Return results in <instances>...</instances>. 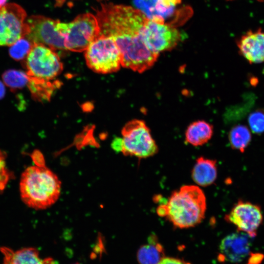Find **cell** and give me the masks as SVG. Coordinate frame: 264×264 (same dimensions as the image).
Instances as JSON below:
<instances>
[{"label":"cell","mask_w":264,"mask_h":264,"mask_svg":"<svg viewBox=\"0 0 264 264\" xmlns=\"http://www.w3.org/2000/svg\"><path fill=\"white\" fill-rule=\"evenodd\" d=\"M34 165L22 173L20 181L21 198L29 207L43 210L50 207L59 198L61 182L57 176L45 165L42 153L32 154Z\"/></svg>","instance_id":"cell-1"},{"label":"cell","mask_w":264,"mask_h":264,"mask_svg":"<svg viewBox=\"0 0 264 264\" xmlns=\"http://www.w3.org/2000/svg\"><path fill=\"white\" fill-rule=\"evenodd\" d=\"M206 198L202 190L195 185H184L173 192L167 202L158 206L156 212L174 226L188 228L204 218Z\"/></svg>","instance_id":"cell-2"},{"label":"cell","mask_w":264,"mask_h":264,"mask_svg":"<svg viewBox=\"0 0 264 264\" xmlns=\"http://www.w3.org/2000/svg\"><path fill=\"white\" fill-rule=\"evenodd\" d=\"M100 35L111 38L139 32L147 17L139 9L112 3L102 4L95 16Z\"/></svg>","instance_id":"cell-3"},{"label":"cell","mask_w":264,"mask_h":264,"mask_svg":"<svg viewBox=\"0 0 264 264\" xmlns=\"http://www.w3.org/2000/svg\"><path fill=\"white\" fill-rule=\"evenodd\" d=\"M112 39L120 50L122 66L142 73L153 66L158 59L159 54L147 46L140 32Z\"/></svg>","instance_id":"cell-4"},{"label":"cell","mask_w":264,"mask_h":264,"mask_svg":"<svg viewBox=\"0 0 264 264\" xmlns=\"http://www.w3.org/2000/svg\"><path fill=\"white\" fill-rule=\"evenodd\" d=\"M121 152L125 156L146 158L155 154L158 148L150 130L141 120L128 122L122 130Z\"/></svg>","instance_id":"cell-5"},{"label":"cell","mask_w":264,"mask_h":264,"mask_svg":"<svg viewBox=\"0 0 264 264\" xmlns=\"http://www.w3.org/2000/svg\"><path fill=\"white\" fill-rule=\"evenodd\" d=\"M88 66L95 72H114L121 66V56L115 41L110 37L100 35L85 51Z\"/></svg>","instance_id":"cell-6"},{"label":"cell","mask_w":264,"mask_h":264,"mask_svg":"<svg viewBox=\"0 0 264 264\" xmlns=\"http://www.w3.org/2000/svg\"><path fill=\"white\" fill-rule=\"evenodd\" d=\"M28 77L51 81L63 70V64L57 53L40 44H33L24 60Z\"/></svg>","instance_id":"cell-7"},{"label":"cell","mask_w":264,"mask_h":264,"mask_svg":"<svg viewBox=\"0 0 264 264\" xmlns=\"http://www.w3.org/2000/svg\"><path fill=\"white\" fill-rule=\"evenodd\" d=\"M140 34L147 46L153 52L169 51L176 47L180 40V34L172 25L165 22L158 15L147 18Z\"/></svg>","instance_id":"cell-8"},{"label":"cell","mask_w":264,"mask_h":264,"mask_svg":"<svg viewBox=\"0 0 264 264\" xmlns=\"http://www.w3.org/2000/svg\"><path fill=\"white\" fill-rule=\"evenodd\" d=\"M99 34V26L95 16L89 13L79 15L70 22L66 23L64 42L66 50L85 51Z\"/></svg>","instance_id":"cell-9"},{"label":"cell","mask_w":264,"mask_h":264,"mask_svg":"<svg viewBox=\"0 0 264 264\" xmlns=\"http://www.w3.org/2000/svg\"><path fill=\"white\" fill-rule=\"evenodd\" d=\"M26 13L20 5L7 3L0 8V46H11L29 33Z\"/></svg>","instance_id":"cell-10"},{"label":"cell","mask_w":264,"mask_h":264,"mask_svg":"<svg viewBox=\"0 0 264 264\" xmlns=\"http://www.w3.org/2000/svg\"><path fill=\"white\" fill-rule=\"evenodd\" d=\"M60 22L43 16H31L26 20L29 33L25 37L33 44H44L54 51L66 50Z\"/></svg>","instance_id":"cell-11"},{"label":"cell","mask_w":264,"mask_h":264,"mask_svg":"<svg viewBox=\"0 0 264 264\" xmlns=\"http://www.w3.org/2000/svg\"><path fill=\"white\" fill-rule=\"evenodd\" d=\"M225 220L234 224L238 231L255 237L263 221V215L261 207L249 201L239 200L225 215Z\"/></svg>","instance_id":"cell-12"},{"label":"cell","mask_w":264,"mask_h":264,"mask_svg":"<svg viewBox=\"0 0 264 264\" xmlns=\"http://www.w3.org/2000/svg\"><path fill=\"white\" fill-rule=\"evenodd\" d=\"M251 238L248 234L238 231L226 236L219 246L220 259L233 263L244 260L250 253Z\"/></svg>","instance_id":"cell-13"},{"label":"cell","mask_w":264,"mask_h":264,"mask_svg":"<svg viewBox=\"0 0 264 264\" xmlns=\"http://www.w3.org/2000/svg\"><path fill=\"white\" fill-rule=\"evenodd\" d=\"M240 54L250 64L264 62V31H249L237 43Z\"/></svg>","instance_id":"cell-14"},{"label":"cell","mask_w":264,"mask_h":264,"mask_svg":"<svg viewBox=\"0 0 264 264\" xmlns=\"http://www.w3.org/2000/svg\"><path fill=\"white\" fill-rule=\"evenodd\" d=\"M0 251L3 256L2 264H58L52 258L41 259L38 250L33 247L14 251L3 246L0 247Z\"/></svg>","instance_id":"cell-15"},{"label":"cell","mask_w":264,"mask_h":264,"mask_svg":"<svg viewBox=\"0 0 264 264\" xmlns=\"http://www.w3.org/2000/svg\"><path fill=\"white\" fill-rule=\"evenodd\" d=\"M217 176V161L199 157L192 170V178L198 185L206 187L213 184Z\"/></svg>","instance_id":"cell-16"},{"label":"cell","mask_w":264,"mask_h":264,"mask_svg":"<svg viewBox=\"0 0 264 264\" xmlns=\"http://www.w3.org/2000/svg\"><path fill=\"white\" fill-rule=\"evenodd\" d=\"M213 134V127L204 120H198L191 123L187 127L185 141L194 146H199L206 143Z\"/></svg>","instance_id":"cell-17"},{"label":"cell","mask_w":264,"mask_h":264,"mask_svg":"<svg viewBox=\"0 0 264 264\" xmlns=\"http://www.w3.org/2000/svg\"><path fill=\"white\" fill-rule=\"evenodd\" d=\"M164 249L155 235H151L148 243L141 246L137 253L140 264H157L164 258Z\"/></svg>","instance_id":"cell-18"},{"label":"cell","mask_w":264,"mask_h":264,"mask_svg":"<svg viewBox=\"0 0 264 264\" xmlns=\"http://www.w3.org/2000/svg\"><path fill=\"white\" fill-rule=\"evenodd\" d=\"M56 83L55 82L28 77L27 85L32 97L36 101H43L50 99L53 90L58 86Z\"/></svg>","instance_id":"cell-19"},{"label":"cell","mask_w":264,"mask_h":264,"mask_svg":"<svg viewBox=\"0 0 264 264\" xmlns=\"http://www.w3.org/2000/svg\"><path fill=\"white\" fill-rule=\"evenodd\" d=\"M228 139L232 149L243 153L250 143L252 134L247 126L237 125L231 128L228 134Z\"/></svg>","instance_id":"cell-20"},{"label":"cell","mask_w":264,"mask_h":264,"mask_svg":"<svg viewBox=\"0 0 264 264\" xmlns=\"http://www.w3.org/2000/svg\"><path fill=\"white\" fill-rule=\"evenodd\" d=\"M4 83L12 91L23 88L27 85L28 77L26 72L16 69L5 71L2 75Z\"/></svg>","instance_id":"cell-21"},{"label":"cell","mask_w":264,"mask_h":264,"mask_svg":"<svg viewBox=\"0 0 264 264\" xmlns=\"http://www.w3.org/2000/svg\"><path fill=\"white\" fill-rule=\"evenodd\" d=\"M33 43L26 37L22 38L12 44L9 49L10 57L16 60H24L30 51Z\"/></svg>","instance_id":"cell-22"},{"label":"cell","mask_w":264,"mask_h":264,"mask_svg":"<svg viewBox=\"0 0 264 264\" xmlns=\"http://www.w3.org/2000/svg\"><path fill=\"white\" fill-rule=\"evenodd\" d=\"M248 123L251 131L257 134L264 133V109H259L250 113Z\"/></svg>","instance_id":"cell-23"},{"label":"cell","mask_w":264,"mask_h":264,"mask_svg":"<svg viewBox=\"0 0 264 264\" xmlns=\"http://www.w3.org/2000/svg\"><path fill=\"white\" fill-rule=\"evenodd\" d=\"M180 2V0H157L154 8L159 14L158 15L161 16V14L164 15L172 11Z\"/></svg>","instance_id":"cell-24"},{"label":"cell","mask_w":264,"mask_h":264,"mask_svg":"<svg viewBox=\"0 0 264 264\" xmlns=\"http://www.w3.org/2000/svg\"><path fill=\"white\" fill-rule=\"evenodd\" d=\"M247 264H260L264 259V255L259 253H252L249 254Z\"/></svg>","instance_id":"cell-25"},{"label":"cell","mask_w":264,"mask_h":264,"mask_svg":"<svg viewBox=\"0 0 264 264\" xmlns=\"http://www.w3.org/2000/svg\"><path fill=\"white\" fill-rule=\"evenodd\" d=\"M157 264H191L184 260L170 257H164Z\"/></svg>","instance_id":"cell-26"},{"label":"cell","mask_w":264,"mask_h":264,"mask_svg":"<svg viewBox=\"0 0 264 264\" xmlns=\"http://www.w3.org/2000/svg\"><path fill=\"white\" fill-rule=\"evenodd\" d=\"M5 93L4 85L0 81V99H2Z\"/></svg>","instance_id":"cell-27"},{"label":"cell","mask_w":264,"mask_h":264,"mask_svg":"<svg viewBox=\"0 0 264 264\" xmlns=\"http://www.w3.org/2000/svg\"><path fill=\"white\" fill-rule=\"evenodd\" d=\"M250 83L252 86H256L258 83V79L254 76L250 77Z\"/></svg>","instance_id":"cell-28"},{"label":"cell","mask_w":264,"mask_h":264,"mask_svg":"<svg viewBox=\"0 0 264 264\" xmlns=\"http://www.w3.org/2000/svg\"><path fill=\"white\" fill-rule=\"evenodd\" d=\"M6 1L7 0H0V8L5 4Z\"/></svg>","instance_id":"cell-29"},{"label":"cell","mask_w":264,"mask_h":264,"mask_svg":"<svg viewBox=\"0 0 264 264\" xmlns=\"http://www.w3.org/2000/svg\"><path fill=\"white\" fill-rule=\"evenodd\" d=\"M78 264V263H76V264Z\"/></svg>","instance_id":"cell-30"}]
</instances>
